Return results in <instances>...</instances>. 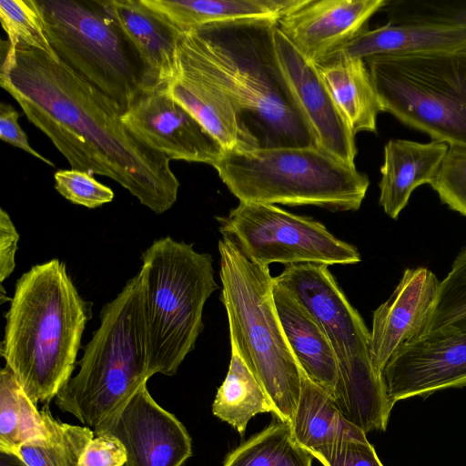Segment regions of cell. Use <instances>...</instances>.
Here are the masks:
<instances>
[{
	"instance_id": "cell-1",
	"label": "cell",
	"mask_w": 466,
	"mask_h": 466,
	"mask_svg": "<svg viewBox=\"0 0 466 466\" xmlns=\"http://www.w3.org/2000/svg\"><path fill=\"white\" fill-rule=\"evenodd\" d=\"M0 85L72 169L107 177L157 214L177 201L170 159L122 121L116 104L55 53L6 43Z\"/></svg>"
},
{
	"instance_id": "cell-2",
	"label": "cell",
	"mask_w": 466,
	"mask_h": 466,
	"mask_svg": "<svg viewBox=\"0 0 466 466\" xmlns=\"http://www.w3.org/2000/svg\"><path fill=\"white\" fill-rule=\"evenodd\" d=\"M277 23L243 20L181 33L177 70L221 91L260 147L316 146L278 60Z\"/></svg>"
},
{
	"instance_id": "cell-3",
	"label": "cell",
	"mask_w": 466,
	"mask_h": 466,
	"mask_svg": "<svg viewBox=\"0 0 466 466\" xmlns=\"http://www.w3.org/2000/svg\"><path fill=\"white\" fill-rule=\"evenodd\" d=\"M65 263L32 267L15 284L5 314L1 355L35 404H48L72 377L82 335L91 318Z\"/></svg>"
},
{
	"instance_id": "cell-4",
	"label": "cell",
	"mask_w": 466,
	"mask_h": 466,
	"mask_svg": "<svg viewBox=\"0 0 466 466\" xmlns=\"http://www.w3.org/2000/svg\"><path fill=\"white\" fill-rule=\"evenodd\" d=\"M221 301L230 342L238 349L273 406V414L291 425L302 372L279 319L268 266L249 259L229 238L218 240Z\"/></svg>"
},
{
	"instance_id": "cell-5",
	"label": "cell",
	"mask_w": 466,
	"mask_h": 466,
	"mask_svg": "<svg viewBox=\"0 0 466 466\" xmlns=\"http://www.w3.org/2000/svg\"><path fill=\"white\" fill-rule=\"evenodd\" d=\"M79 371L56 404L93 430L117 411L149 379L140 273L104 305L100 325L86 344Z\"/></svg>"
},
{
	"instance_id": "cell-6",
	"label": "cell",
	"mask_w": 466,
	"mask_h": 466,
	"mask_svg": "<svg viewBox=\"0 0 466 466\" xmlns=\"http://www.w3.org/2000/svg\"><path fill=\"white\" fill-rule=\"evenodd\" d=\"M239 202L358 210L368 177L317 146L223 151L213 165Z\"/></svg>"
},
{
	"instance_id": "cell-7",
	"label": "cell",
	"mask_w": 466,
	"mask_h": 466,
	"mask_svg": "<svg viewBox=\"0 0 466 466\" xmlns=\"http://www.w3.org/2000/svg\"><path fill=\"white\" fill-rule=\"evenodd\" d=\"M212 258L170 237L155 240L142 254L139 271L149 378L173 376L194 350L203 329L204 305L218 289Z\"/></svg>"
},
{
	"instance_id": "cell-8",
	"label": "cell",
	"mask_w": 466,
	"mask_h": 466,
	"mask_svg": "<svg viewBox=\"0 0 466 466\" xmlns=\"http://www.w3.org/2000/svg\"><path fill=\"white\" fill-rule=\"evenodd\" d=\"M55 55L124 114L163 85L110 13L106 0H38Z\"/></svg>"
},
{
	"instance_id": "cell-9",
	"label": "cell",
	"mask_w": 466,
	"mask_h": 466,
	"mask_svg": "<svg viewBox=\"0 0 466 466\" xmlns=\"http://www.w3.org/2000/svg\"><path fill=\"white\" fill-rule=\"evenodd\" d=\"M365 63L384 111L434 141L466 147V48Z\"/></svg>"
},
{
	"instance_id": "cell-10",
	"label": "cell",
	"mask_w": 466,
	"mask_h": 466,
	"mask_svg": "<svg viewBox=\"0 0 466 466\" xmlns=\"http://www.w3.org/2000/svg\"><path fill=\"white\" fill-rule=\"evenodd\" d=\"M216 218L222 236L263 266L275 262L349 265L361 260L357 248L337 238L322 223L275 205L239 202L228 216Z\"/></svg>"
},
{
	"instance_id": "cell-11",
	"label": "cell",
	"mask_w": 466,
	"mask_h": 466,
	"mask_svg": "<svg viewBox=\"0 0 466 466\" xmlns=\"http://www.w3.org/2000/svg\"><path fill=\"white\" fill-rule=\"evenodd\" d=\"M93 431L121 441L127 452L125 466H182L192 455L185 426L156 402L147 383Z\"/></svg>"
},
{
	"instance_id": "cell-12",
	"label": "cell",
	"mask_w": 466,
	"mask_h": 466,
	"mask_svg": "<svg viewBox=\"0 0 466 466\" xmlns=\"http://www.w3.org/2000/svg\"><path fill=\"white\" fill-rule=\"evenodd\" d=\"M274 282L286 289L321 327L338 360L370 355V331L339 289L328 265H287Z\"/></svg>"
},
{
	"instance_id": "cell-13",
	"label": "cell",
	"mask_w": 466,
	"mask_h": 466,
	"mask_svg": "<svg viewBox=\"0 0 466 466\" xmlns=\"http://www.w3.org/2000/svg\"><path fill=\"white\" fill-rule=\"evenodd\" d=\"M123 123L169 159L213 165L223 148L167 90V85L145 93L122 115Z\"/></svg>"
},
{
	"instance_id": "cell-14",
	"label": "cell",
	"mask_w": 466,
	"mask_h": 466,
	"mask_svg": "<svg viewBox=\"0 0 466 466\" xmlns=\"http://www.w3.org/2000/svg\"><path fill=\"white\" fill-rule=\"evenodd\" d=\"M381 376L393 405L466 387V331L424 337L406 345L389 360Z\"/></svg>"
},
{
	"instance_id": "cell-15",
	"label": "cell",
	"mask_w": 466,
	"mask_h": 466,
	"mask_svg": "<svg viewBox=\"0 0 466 466\" xmlns=\"http://www.w3.org/2000/svg\"><path fill=\"white\" fill-rule=\"evenodd\" d=\"M278 60L289 91L318 147L355 166V136L349 129L313 63L303 56L278 27Z\"/></svg>"
},
{
	"instance_id": "cell-16",
	"label": "cell",
	"mask_w": 466,
	"mask_h": 466,
	"mask_svg": "<svg viewBox=\"0 0 466 466\" xmlns=\"http://www.w3.org/2000/svg\"><path fill=\"white\" fill-rule=\"evenodd\" d=\"M388 0H306L278 21V27L309 61L318 64L368 29Z\"/></svg>"
},
{
	"instance_id": "cell-17",
	"label": "cell",
	"mask_w": 466,
	"mask_h": 466,
	"mask_svg": "<svg viewBox=\"0 0 466 466\" xmlns=\"http://www.w3.org/2000/svg\"><path fill=\"white\" fill-rule=\"evenodd\" d=\"M440 281L428 268H406L393 293L373 312L370 357L377 373L381 375L398 351L423 336Z\"/></svg>"
},
{
	"instance_id": "cell-18",
	"label": "cell",
	"mask_w": 466,
	"mask_h": 466,
	"mask_svg": "<svg viewBox=\"0 0 466 466\" xmlns=\"http://www.w3.org/2000/svg\"><path fill=\"white\" fill-rule=\"evenodd\" d=\"M449 145L431 140L420 143L390 139L384 146L380 167L379 203L384 212L396 219L418 187L435 180Z\"/></svg>"
},
{
	"instance_id": "cell-19",
	"label": "cell",
	"mask_w": 466,
	"mask_h": 466,
	"mask_svg": "<svg viewBox=\"0 0 466 466\" xmlns=\"http://www.w3.org/2000/svg\"><path fill=\"white\" fill-rule=\"evenodd\" d=\"M167 90L218 142L224 151L260 147L258 139L235 106L211 85L177 70L176 76L167 84Z\"/></svg>"
},
{
	"instance_id": "cell-20",
	"label": "cell",
	"mask_w": 466,
	"mask_h": 466,
	"mask_svg": "<svg viewBox=\"0 0 466 466\" xmlns=\"http://www.w3.org/2000/svg\"><path fill=\"white\" fill-rule=\"evenodd\" d=\"M273 296L284 334L301 370L332 398L339 362L329 338L286 289L275 284Z\"/></svg>"
},
{
	"instance_id": "cell-21",
	"label": "cell",
	"mask_w": 466,
	"mask_h": 466,
	"mask_svg": "<svg viewBox=\"0 0 466 466\" xmlns=\"http://www.w3.org/2000/svg\"><path fill=\"white\" fill-rule=\"evenodd\" d=\"M463 48H466V27L388 23L371 30H365L330 56L340 55L365 61L374 56L446 52Z\"/></svg>"
},
{
	"instance_id": "cell-22",
	"label": "cell",
	"mask_w": 466,
	"mask_h": 466,
	"mask_svg": "<svg viewBox=\"0 0 466 466\" xmlns=\"http://www.w3.org/2000/svg\"><path fill=\"white\" fill-rule=\"evenodd\" d=\"M180 34L243 20L279 21L306 0H141Z\"/></svg>"
},
{
	"instance_id": "cell-23",
	"label": "cell",
	"mask_w": 466,
	"mask_h": 466,
	"mask_svg": "<svg viewBox=\"0 0 466 466\" xmlns=\"http://www.w3.org/2000/svg\"><path fill=\"white\" fill-rule=\"evenodd\" d=\"M314 65L351 133L376 132L384 110L365 61L335 55Z\"/></svg>"
},
{
	"instance_id": "cell-24",
	"label": "cell",
	"mask_w": 466,
	"mask_h": 466,
	"mask_svg": "<svg viewBox=\"0 0 466 466\" xmlns=\"http://www.w3.org/2000/svg\"><path fill=\"white\" fill-rule=\"evenodd\" d=\"M339 362V377L332 397L338 410L366 434L385 431L393 404L382 376L374 370L369 354Z\"/></svg>"
},
{
	"instance_id": "cell-25",
	"label": "cell",
	"mask_w": 466,
	"mask_h": 466,
	"mask_svg": "<svg viewBox=\"0 0 466 466\" xmlns=\"http://www.w3.org/2000/svg\"><path fill=\"white\" fill-rule=\"evenodd\" d=\"M122 30L161 85L177 75L180 33L141 0H106Z\"/></svg>"
},
{
	"instance_id": "cell-26",
	"label": "cell",
	"mask_w": 466,
	"mask_h": 466,
	"mask_svg": "<svg viewBox=\"0 0 466 466\" xmlns=\"http://www.w3.org/2000/svg\"><path fill=\"white\" fill-rule=\"evenodd\" d=\"M301 390L290 425L295 441L314 458L345 440H368L366 433L346 420L331 396L301 370Z\"/></svg>"
},
{
	"instance_id": "cell-27",
	"label": "cell",
	"mask_w": 466,
	"mask_h": 466,
	"mask_svg": "<svg viewBox=\"0 0 466 466\" xmlns=\"http://www.w3.org/2000/svg\"><path fill=\"white\" fill-rule=\"evenodd\" d=\"M230 348L228 370L216 394L212 412L243 436L250 419L258 413H273V406L232 342Z\"/></svg>"
},
{
	"instance_id": "cell-28",
	"label": "cell",
	"mask_w": 466,
	"mask_h": 466,
	"mask_svg": "<svg viewBox=\"0 0 466 466\" xmlns=\"http://www.w3.org/2000/svg\"><path fill=\"white\" fill-rule=\"evenodd\" d=\"M36 407L5 364L0 372V449L16 452L27 441L46 434Z\"/></svg>"
},
{
	"instance_id": "cell-29",
	"label": "cell",
	"mask_w": 466,
	"mask_h": 466,
	"mask_svg": "<svg viewBox=\"0 0 466 466\" xmlns=\"http://www.w3.org/2000/svg\"><path fill=\"white\" fill-rule=\"evenodd\" d=\"M46 427L44 437L27 441L17 453L28 466H79L81 455L94 438L86 426L56 420L46 404L40 410Z\"/></svg>"
},
{
	"instance_id": "cell-30",
	"label": "cell",
	"mask_w": 466,
	"mask_h": 466,
	"mask_svg": "<svg viewBox=\"0 0 466 466\" xmlns=\"http://www.w3.org/2000/svg\"><path fill=\"white\" fill-rule=\"evenodd\" d=\"M312 458L295 441L290 426L279 420L232 451L223 466H312Z\"/></svg>"
},
{
	"instance_id": "cell-31",
	"label": "cell",
	"mask_w": 466,
	"mask_h": 466,
	"mask_svg": "<svg viewBox=\"0 0 466 466\" xmlns=\"http://www.w3.org/2000/svg\"><path fill=\"white\" fill-rule=\"evenodd\" d=\"M466 331V247L457 255L447 276L440 281L437 298L424 337Z\"/></svg>"
},
{
	"instance_id": "cell-32",
	"label": "cell",
	"mask_w": 466,
	"mask_h": 466,
	"mask_svg": "<svg viewBox=\"0 0 466 466\" xmlns=\"http://www.w3.org/2000/svg\"><path fill=\"white\" fill-rule=\"evenodd\" d=\"M0 18L11 48H35L53 54L38 0H1Z\"/></svg>"
},
{
	"instance_id": "cell-33",
	"label": "cell",
	"mask_w": 466,
	"mask_h": 466,
	"mask_svg": "<svg viewBox=\"0 0 466 466\" xmlns=\"http://www.w3.org/2000/svg\"><path fill=\"white\" fill-rule=\"evenodd\" d=\"M389 23L466 27V0H397L387 5Z\"/></svg>"
},
{
	"instance_id": "cell-34",
	"label": "cell",
	"mask_w": 466,
	"mask_h": 466,
	"mask_svg": "<svg viewBox=\"0 0 466 466\" xmlns=\"http://www.w3.org/2000/svg\"><path fill=\"white\" fill-rule=\"evenodd\" d=\"M431 186L443 204L466 216V147H449Z\"/></svg>"
},
{
	"instance_id": "cell-35",
	"label": "cell",
	"mask_w": 466,
	"mask_h": 466,
	"mask_svg": "<svg viewBox=\"0 0 466 466\" xmlns=\"http://www.w3.org/2000/svg\"><path fill=\"white\" fill-rule=\"evenodd\" d=\"M57 192L70 202L95 208L114 198L113 190L98 182L90 173L76 170H58L54 175Z\"/></svg>"
},
{
	"instance_id": "cell-36",
	"label": "cell",
	"mask_w": 466,
	"mask_h": 466,
	"mask_svg": "<svg viewBox=\"0 0 466 466\" xmlns=\"http://www.w3.org/2000/svg\"><path fill=\"white\" fill-rule=\"evenodd\" d=\"M324 466H384L368 440H345L318 456Z\"/></svg>"
},
{
	"instance_id": "cell-37",
	"label": "cell",
	"mask_w": 466,
	"mask_h": 466,
	"mask_svg": "<svg viewBox=\"0 0 466 466\" xmlns=\"http://www.w3.org/2000/svg\"><path fill=\"white\" fill-rule=\"evenodd\" d=\"M127 452L121 441L109 434L95 435L85 448L79 466H125Z\"/></svg>"
},
{
	"instance_id": "cell-38",
	"label": "cell",
	"mask_w": 466,
	"mask_h": 466,
	"mask_svg": "<svg viewBox=\"0 0 466 466\" xmlns=\"http://www.w3.org/2000/svg\"><path fill=\"white\" fill-rule=\"evenodd\" d=\"M19 113L15 107L7 103L0 105V138L26 153L35 157L48 166L55 167V164L35 151L29 144L27 136L18 123Z\"/></svg>"
},
{
	"instance_id": "cell-39",
	"label": "cell",
	"mask_w": 466,
	"mask_h": 466,
	"mask_svg": "<svg viewBox=\"0 0 466 466\" xmlns=\"http://www.w3.org/2000/svg\"><path fill=\"white\" fill-rule=\"evenodd\" d=\"M19 234L9 215L3 208L0 211V280L3 282L15 268V252Z\"/></svg>"
},
{
	"instance_id": "cell-40",
	"label": "cell",
	"mask_w": 466,
	"mask_h": 466,
	"mask_svg": "<svg viewBox=\"0 0 466 466\" xmlns=\"http://www.w3.org/2000/svg\"><path fill=\"white\" fill-rule=\"evenodd\" d=\"M0 466H28L15 452L0 449Z\"/></svg>"
}]
</instances>
